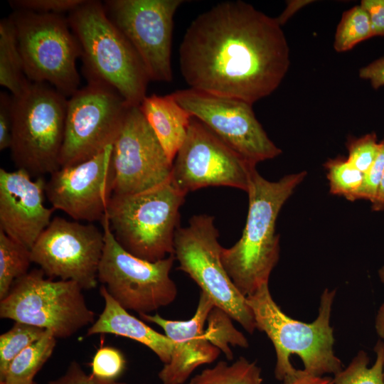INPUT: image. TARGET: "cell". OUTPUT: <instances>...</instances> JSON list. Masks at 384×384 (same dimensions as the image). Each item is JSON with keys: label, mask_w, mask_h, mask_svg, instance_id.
<instances>
[{"label": "cell", "mask_w": 384, "mask_h": 384, "mask_svg": "<svg viewBox=\"0 0 384 384\" xmlns=\"http://www.w3.org/2000/svg\"><path fill=\"white\" fill-rule=\"evenodd\" d=\"M178 53L190 88L252 105L279 87L290 65L277 18L242 1L222 2L198 15Z\"/></svg>", "instance_id": "1"}, {"label": "cell", "mask_w": 384, "mask_h": 384, "mask_svg": "<svg viewBox=\"0 0 384 384\" xmlns=\"http://www.w3.org/2000/svg\"><path fill=\"white\" fill-rule=\"evenodd\" d=\"M306 176V171L288 174L277 181L263 178L255 169L247 193L248 211L240 238L229 248L222 247L223 267L244 297L269 282L279 257L276 221L283 205Z\"/></svg>", "instance_id": "2"}, {"label": "cell", "mask_w": 384, "mask_h": 384, "mask_svg": "<svg viewBox=\"0 0 384 384\" xmlns=\"http://www.w3.org/2000/svg\"><path fill=\"white\" fill-rule=\"evenodd\" d=\"M336 290L325 289L321 294L316 319L306 323L286 315L273 299L268 283L246 297L256 329L265 333L276 353L275 378L282 381L295 368L292 355L298 356L304 370L314 375H336L343 369L341 361L334 351V330L330 324Z\"/></svg>", "instance_id": "3"}, {"label": "cell", "mask_w": 384, "mask_h": 384, "mask_svg": "<svg viewBox=\"0 0 384 384\" xmlns=\"http://www.w3.org/2000/svg\"><path fill=\"white\" fill-rule=\"evenodd\" d=\"M68 21L80 47L87 81L115 90L129 106L146 96L149 78L138 53L107 14L104 5L85 1L70 12Z\"/></svg>", "instance_id": "4"}, {"label": "cell", "mask_w": 384, "mask_h": 384, "mask_svg": "<svg viewBox=\"0 0 384 384\" xmlns=\"http://www.w3.org/2000/svg\"><path fill=\"white\" fill-rule=\"evenodd\" d=\"M186 195L171 180L141 193L112 194L106 215L116 240L130 254L149 262L174 255Z\"/></svg>", "instance_id": "5"}, {"label": "cell", "mask_w": 384, "mask_h": 384, "mask_svg": "<svg viewBox=\"0 0 384 384\" xmlns=\"http://www.w3.org/2000/svg\"><path fill=\"white\" fill-rule=\"evenodd\" d=\"M12 159L31 176L60 168L68 100L47 83L32 82L12 96Z\"/></svg>", "instance_id": "6"}, {"label": "cell", "mask_w": 384, "mask_h": 384, "mask_svg": "<svg viewBox=\"0 0 384 384\" xmlns=\"http://www.w3.org/2000/svg\"><path fill=\"white\" fill-rule=\"evenodd\" d=\"M35 269L18 279L0 300V317L50 330L56 338L71 337L95 321L82 289L70 280L46 278Z\"/></svg>", "instance_id": "7"}, {"label": "cell", "mask_w": 384, "mask_h": 384, "mask_svg": "<svg viewBox=\"0 0 384 384\" xmlns=\"http://www.w3.org/2000/svg\"><path fill=\"white\" fill-rule=\"evenodd\" d=\"M9 18L27 79L47 83L66 97H71L79 89L76 60L80 47L68 19L59 14L23 10H16Z\"/></svg>", "instance_id": "8"}, {"label": "cell", "mask_w": 384, "mask_h": 384, "mask_svg": "<svg viewBox=\"0 0 384 384\" xmlns=\"http://www.w3.org/2000/svg\"><path fill=\"white\" fill-rule=\"evenodd\" d=\"M213 216L193 215L175 233L174 255L178 269L186 273L212 300L247 332L256 329L252 311L233 284L221 260L222 246Z\"/></svg>", "instance_id": "9"}, {"label": "cell", "mask_w": 384, "mask_h": 384, "mask_svg": "<svg viewBox=\"0 0 384 384\" xmlns=\"http://www.w3.org/2000/svg\"><path fill=\"white\" fill-rule=\"evenodd\" d=\"M105 245L97 279L112 297L127 311L150 314L172 304L177 287L170 272L175 257L156 262L139 258L116 240L105 215L101 221Z\"/></svg>", "instance_id": "10"}, {"label": "cell", "mask_w": 384, "mask_h": 384, "mask_svg": "<svg viewBox=\"0 0 384 384\" xmlns=\"http://www.w3.org/2000/svg\"><path fill=\"white\" fill-rule=\"evenodd\" d=\"M113 88L88 81L68 100L60 167L86 161L112 146L129 108Z\"/></svg>", "instance_id": "11"}, {"label": "cell", "mask_w": 384, "mask_h": 384, "mask_svg": "<svg viewBox=\"0 0 384 384\" xmlns=\"http://www.w3.org/2000/svg\"><path fill=\"white\" fill-rule=\"evenodd\" d=\"M255 169V164L193 117L174 159L171 182L185 194L208 186H229L246 192Z\"/></svg>", "instance_id": "12"}, {"label": "cell", "mask_w": 384, "mask_h": 384, "mask_svg": "<svg viewBox=\"0 0 384 384\" xmlns=\"http://www.w3.org/2000/svg\"><path fill=\"white\" fill-rule=\"evenodd\" d=\"M171 94L192 117L250 162L256 165L282 153L257 119L252 104L192 88Z\"/></svg>", "instance_id": "13"}, {"label": "cell", "mask_w": 384, "mask_h": 384, "mask_svg": "<svg viewBox=\"0 0 384 384\" xmlns=\"http://www.w3.org/2000/svg\"><path fill=\"white\" fill-rule=\"evenodd\" d=\"M104 245V233L95 225L55 217L31 249V258L47 277L90 290L97 284Z\"/></svg>", "instance_id": "14"}, {"label": "cell", "mask_w": 384, "mask_h": 384, "mask_svg": "<svg viewBox=\"0 0 384 384\" xmlns=\"http://www.w3.org/2000/svg\"><path fill=\"white\" fill-rule=\"evenodd\" d=\"M182 0L107 1V14L132 45L150 80L170 82L174 16Z\"/></svg>", "instance_id": "15"}, {"label": "cell", "mask_w": 384, "mask_h": 384, "mask_svg": "<svg viewBox=\"0 0 384 384\" xmlns=\"http://www.w3.org/2000/svg\"><path fill=\"white\" fill-rule=\"evenodd\" d=\"M113 194L141 193L171 180L168 157L139 106L129 108L112 144Z\"/></svg>", "instance_id": "16"}, {"label": "cell", "mask_w": 384, "mask_h": 384, "mask_svg": "<svg viewBox=\"0 0 384 384\" xmlns=\"http://www.w3.org/2000/svg\"><path fill=\"white\" fill-rule=\"evenodd\" d=\"M112 151V145L86 161L53 172L46 186L53 208L75 220L102 221L113 194Z\"/></svg>", "instance_id": "17"}, {"label": "cell", "mask_w": 384, "mask_h": 384, "mask_svg": "<svg viewBox=\"0 0 384 384\" xmlns=\"http://www.w3.org/2000/svg\"><path fill=\"white\" fill-rule=\"evenodd\" d=\"M46 181L26 171L0 169V230L31 250L55 210L44 205Z\"/></svg>", "instance_id": "18"}, {"label": "cell", "mask_w": 384, "mask_h": 384, "mask_svg": "<svg viewBox=\"0 0 384 384\" xmlns=\"http://www.w3.org/2000/svg\"><path fill=\"white\" fill-rule=\"evenodd\" d=\"M215 304L201 292L194 315L188 320L166 319L159 314H142L139 317L160 326L172 341L170 361L158 373L162 384H184L193 371L204 364L214 362L220 351L205 336V324Z\"/></svg>", "instance_id": "19"}, {"label": "cell", "mask_w": 384, "mask_h": 384, "mask_svg": "<svg viewBox=\"0 0 384 384\" xmlns=\"http://www.w3.org/2000/svg\"><path fill=\"white\" fill-rule=\"evenodd\" d=\"M105 306L99 317L90 326L86 336L110 334L136 341L152 351L164 363L169 362L173 343L142 320L130 314L109 294L105 286L100 288Z\"/></svg>", "instance_id": "20"}, {"label": "cell", "mask_w": 384, "mask_h": 384, "mask_svg": "<svg viewBox=\"0 0 384 384\" xmlns=\"http://www.w3.org/2000/svg\"><path fill=\"white\" fill-rule=\"evenodd\" d=\"M139 107L173 162L185 141L193 117L172 94L146 96Z\"/></svg>", "instance_id": "21"}, {"label": "cell", "mask_w": 384, "mask_h": 384, "mask_svg": "<svg viewBox=\"0 0 384 384\" xmlns=\"http://www.w3.org/2000/svg\"><path fill=\"white\" fill-rule=\"evenodd\" d=\"M23 70L14 25L10 18L0 22V84L13 95L21 94L30 84Z\"/></svg>", "instance_id": "22"}, {"label": "cell", "mask_w": 384, "mask_h": 384, "mask_svg": "<svg viewBox=\"0 0 384 384\" xmlns=\"http://www.w3.org/2000/svg\"><path fill=\"white\" fill-rule=\"evenodd\" d=\"M56 345L53 332L46 330L44 335L22 352L10 363L0 382L5 384H33L34 377L52 356Z\"/></svg>", "instance_id": "23"}, {"label": "cell", "mask_w": 384, "mask_h": 384, "mask_svg": "<svg viewBox=\"0 0 384 384\" xmlns=\"http://www.w3.org/2000/svg\"><path fill=\"white\" fill-rule=\"evenodd\" d=\"M261 368L245 357L232 363L218 361L206 368L184 384H262Z\"/></svg>", "instance_id": "24"}, {"label": "cell", "mask_w": 384, "mask_h": 384, "mask_svg": "<svg viewBox=\"0 0 384 384\" xmlns=\"http://www.w3.org/2000/svg\"><path fill=\"white\" fill-rule=\"evenodd\" d=\"M31 250L0 230V300L9 294L13 284L28 272Z\"/></svg>", "instance_id": "25"}, {"label": "cell", "mask_w": 384, "mask_h": 384, "mask_svg": "<svg viewBox=\"0 0 384 384\" xmlns=\"http://www.w3.org/2000/svg\"><path fill=\"white\" fill-rule=\"evenodd\" d=\"M206 323L207 327L204 331L206 338L223 352L228 360L233 358L230 346L245 348L249 346L246 337L237 330L232 323L231 317L221 309L214 306L208 314Z\"/></svg>", "instance_id": "26"}, {"label": "cell", "mask_w": 384, "mask_h": 384, "mask_svg": "<svg viewBox=\"0 0 384 384\" xmlns=\"http://www.w3.org/2000/svg\"><path fill=\"white\" fill-rule=\"evenodd\" d=\"M374 350L376 359L372 366H368L369 358L367 353L361 351L346 368L334 375V384H384V342L378 341Z\"/></svg>", "instance_id": "27"}, {"label": "cell", "mask_w": 384, "mask_h": 384, "mask_svg": "<svg viewBox=\"0 0 384 384\" xmlns=\"http://www.w3.org/2000/svg\"><path fill=\"white\" fill-rule=\"evenodd\" d=\"M373 37L368 16L361 5L345 11L337 26L334 48L345 52L358 43Z\"/></svg>", "instance_id": "28"}, {"label": "cell", "mask_w": 384, "mask_h": 384, "mask_svg": "<svg viewBox=\"0 0 384 384\" xmlns=\"http://www.w3.org/2000/svg\"><path fill=\"white\" fill-rule=\"evenodd\" d=\"M46 329L16 322L0 336V380L4 377L11 361L28 346L39 340Z\"/></svg>", "instance_id": "29"}, {"label": "cell", "mask_w": 384, "mask_h": 384, "mask_svg": "<svg viewBox=\"0 0 384 384\" xmlns=\"http://www.w3.org/2000/svg\"><path fill=\"white\" fill-rule=\"evenodd\" d=\"M324 166L330 193L354 201L355 196L363 183L364 174L343 156L329 159Z\"/></svg>", "instance_id": "30"}, {"label": "cell", "mask_w": 384, "mask_h": 384, "mask_svg": "<svg viewBox=\"0 0 384 384\" xmlns=\"http://www.w3.org/2000/svg\"><path fill=\"white\" fill-rule=\"evenodd\" d=\"M348 161L362 173H366L376 159L380 149L375 133L359 138L351 137L346 142Z\"/></svg>", "instance_id": "31"}, {"label": "cell", "mask_w": 384, "mask_h": 384, "mask_svg": "<svg viewBox=\"0 0 384 384\" xmlns=\"http://www.w3.org/2000/svg\"><path fill=\"white\" fill-rule=\"evenodd\" d=\"M126 367L123 353L112 346L100 348L91 362L92 374L105 380H116Z\"/></svg>", "instance_id": "32"}, {"label": "cell", "mask_w": 384, "mask_h": 384, "mask_svg": "<svg viewBox=\"0 0 384 384\" xmlns=\"http://www.w3.org/2000/svg\"><path fill=\"white\" fill-rule=\"evenodd\" d=\"M85 0H17L9 1L16 10H23L41 14L71 12L82 5Z\"/></svg>", "instance_id": "33"}, {"label": "cell", "mask_w": 384, "mask_h": 384, "mask_svg": "<svg viewBox=\"0 0 384 384\" xmlns=\"http://www.w3.org/2000/svg\"><path fill=\"white\" fill-rule=\"evenodd\" d=\"M383 172L384 140H382L379 154L371 167L364 174L363 183L355 196V201L364 199L372 203L376 196Z\"/></svg>", "instance_id": "34"}, {"label": "cell", "mask_w": 384, "mask_h": 384, "mask_svg": "<svg viewBox=\"0 0 384 384\" xmlns=\"http://www.w3.org/2000/svg\"><path fill=\"white\" fill-rule=\"evenodd\" d=\"M47 384H128L117 380L102 379L87 374L75 361L70 362L65 372L60 377L50 380Z\"/></svg>", "instance_id": "35"}, {"label": "cell", "mask_w": 384, "mask_h": 384, "mask_svg": "<svg viewBox=\"0 0 384 384\" xmlns=\"http://www.w3.org/2000/svg\"><path fill=\"white\" fill-rule=\"evenodd\" d=\"M13 98L6 92L0 95V150L10 148L12 141Z\"/></svg>", "instance_id": "36"}, {"label": "cell", "mask_w": 384, "mask_h": 384, "mask_svg": "<svg viewBox=\"0 0 384 384\" xmlns=\"http://www.w3.org/2000/svg\"><path fill=\"white\" fill-rule=\"evenodd\" d=\"M360 5L368 16L373 36H384V0H363Z\"/></svg>", "instance_id": "37"}, {"label": "cell", "mask_w": 384, "mask_h": 384, "mask_svg": "<svg viewBox=\"0 0 384 384\" xmlns=\"http://www.w3.org/2000/svg\"><path fill=\"white\" fill-rule=\"evenodd\" d=\"M359 77L370 82L377 90L384 85V56L375 60L359 70Z\"/></svg>", "instance_id": "38"}, {"label": "cell", "mask_w": 384, "mask_h": 384, "mask_svg": "<svg viewBox=\"0 0 384 384\" xmlns=\"http://www.w3.org/2000/svg\"><path fill=\"white\" fill-rule=\"evenodd\" d=\"M282 382V384H334L331 377L311 375L304 369H296Z\"/></svg>", "instance_id": "39"}, {"label": "cell", "mask_w": 384, "mask_h": 384, "mask_svg": "<svg viewBox=\"0 0 384 384\" xmlns=\"http://www.w3.org/2000/svg\"><path fill=\"white\" fill-rule=\"evenodd\" d=\"M311 2V1H289L287 3V6L285 10L282 14L276 18L278 23L282 25L294 13H296L301 8Z\"/></svg>", "instance_id": "40"}, {"label": "cell", "mask_w": 384, "mask_h": 384, "mask_svg": "<svg viewBox=\"0 0 384 384\" xmlns=\"http://www.w3.org/2000/svg\"><path fill=\"white\" fill-rule=\"evenodd\" d=\"M378 276L381 282L384 284V265L378 270ZM375 328L378 335L384 340V303L378 310L375 320Z\"/></svg>", "instance_id": "41"}, {"label": "cell", "mask_w": 384, "mask_h": 384, "mask_svg": "<svg viewBox=\"0 0 384 384\" xmlns=\"http://www.w3.org/2000/svg\"><path fill=\"white\" fill-rule=\"evenodd\" d=\"M371 208L374 211H381L384 210V172L376 196L371 203Z\"/></svg>", "instance_id": "42"}, {"label": "cell", "mask_w": 384, "mask_h": 384, "mask_svg": "<svg viewBox=\"0 0 384 384\" xmlns=\"http://www.w3.org/2000/svg\"><path fill=\"white\" fill-rule=\"evenodd\" d=\"M383 381H384V360H383Z\"/></svg>", "instance_id": "43"}, {"label": "cell", "mask_w": 384, "mask_h": 384, "mask_svg": "<svg viewBox=\"0 0 384 384\" xmlns=\"http://www.w3.org/2000/svg\"><path fill=\"white\" fill-rule=\"evenodd\" d=\"M0 384H5V383L3 382H0ZM33 384H37V383L34 382Z\"/></svg>", "instance_id": "44"}]
</instances>
